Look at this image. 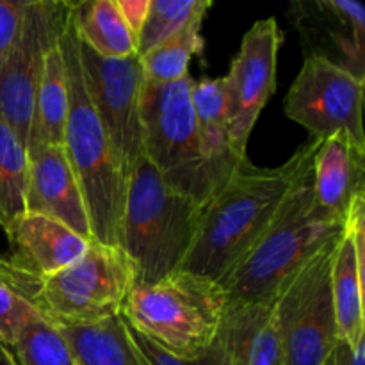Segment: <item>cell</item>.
Returning a JSON list of instances; mask_svg holds the SVG:
<instances>
[{"mask_svg": "<svg viewBox=\"0 0 365 365\" xmlns=\"http://www.w3.org/2000/svg\"><path fill=\"white\" fill-rule=\"evenodd\" d=\"M323 139H310L284 164L260 168L242 160L230 180L203 205L195 245L180 269L223 282L277 217Z\"/></svg>", "mask_w": 365, "mask_h": 365, "instance_id": "6da1fadb", "label": "cell"}, {"mask_svg": "<svg viewBox=\"0 0 365 365\" xmlns=\"http://www.w3.org/2000/svg\"><path fill=\"white\" fill-rule=\"evenodd\" d=\"M312 164L299 175L260 241L220 282L227 307L271 303L294 271L346 232L348 221L316 203Z\"/></svg>", "mask_w": 365, "mask_h": 365, "instance_id": "7a4b0ae2", "label": "cell"}, {"mask_svg": "<svg viewBox=\"0 0 365 365\" xmlns=\"http://www.w3.org/2000/svg\"><path fill=\"white\" fill-rule=\"evenodd\" d=\"M73 11L59 39L70 88L63 146L84 196L93 239L100 245L120 248L128 182L86 89Z\"/></svg>", "mask_w": 365, "mask_h": 365, "instance_id": "3957f363", "label": "cell"}, {"mask_svg": "<svg viewBox=\"0 0 365 365\" xmlns=\"http://www.w3.org/2000/svg\"><path fill=\"white\" fill-rule=\"evenodd\" d=\"M203 205L175 191L143 157L127 184L120 248L130 260L135 285H150L175 273L187 259Z\"/></svg>", "mask_w": 365, "mask_h": 365, "instance_id": "277c9868", "label": "cell"}, {"mask_svg": "<svg viewBox=\"0 0 365 365\" xmlns=\"http://www.w3.org/2000/svg\"><path fill=\"white\" fill-rule=\"evenodd\" d=\"M227 292L216 280L178 269L150 285H134L121 316L178 359H196L217 341L227 314Z\"/></svg>", "mask_w": 365, "mask_h": 365, "instance_id": "5b68a950", "label": "cell"}, {"mask_svg": "<svg viewBox=\"0 0 365 365\" xmlns=\"http://www.w3.org/2000/svg\"><path fill=\"white\" fill-rule=\"evenodd\" d=\"M191 86V75L170 84L145 78L143 153L175 191L205 205L223 185L203 157Z\"/></svg>", "mask_w": 365, "mask_h": 365, "instance_id": "8992f818", "label": "cell"}, {"mask_svg": "<svg viewBox=\"0 0 365 365\" xmlns=\"http://www.w3.org/2000/svg\"><path fill=\"white\" fill-rule=\"evenodd\" d=\"M135 277L123 250L93 241L57 273L34 277L31 303L56 324H86L120 316Z\"/></svg>", "mask_w": 365, "mask_h": 365, "instance_id": "52a82bcc", "label": "cell"}, {"mask_svg": "<svg viewBox=\"0 0 365 365\" xmlns=\"http://www.w3.org/2000/svg\"><path fill=\"white\" fill-rule=\"evenodd\" d=\"M341 237L294 271L273 299L280 365H328L341 342L331 299V267Z\"/></svg>", "mask_w": 365, "mask_h": 365, "instance_id": "ba28073f", "label": "cell"}, {"mask_svg": "<svg viewBox=\"0 0 365 365\" xmlns=\"http://www.w3.org/2000/svg\"><path fill=\"white\" fill-rule=\"evenodd\" d=\"M75 2L27 0L13 48L0 66V118L29 146L45 59L59 43Z\"/></svg>", "mask_w": 365, "mask_h": 365, "instance_id": "9c48e42d", "label": "cell"}, {"mask_svg": "<svg viewBox=\"0 0 365 365\" xmlns=\"http://www.w3.org/2000/svg\"><path fill=\"white\" fill-rule=\"evenodd\" d=\"M78 41V59L89 100L98 114L125 178L145 157L143 153L141 95L145 86L141 57L107 59Z\"/></svg>", "mask_w": 365, "mask_h": 365, "instance_id": "30bf717a", "label": "cell"}, {"mask_svg": "<svg viewBox=\"0 0 365 365\" xmlns=\"http://www.w3.org/2000/svg\"><path fill=\"white\" fill-rule=\"evenodd\" d=\"M364 84L331 61L307 56L285 96V116L307 128L314 139L348 132L365 146Z\"/></svg>", "mask_w": 365, "mask_h": 365, "instance_id": "8fae6325", "label": "cell"}, {"mask_svg": "<svg viewBox=\"0 0 365 365\" xmlns=\"http://www.w3.org/2000/svg\"><path fill=\"white\" fill-rule=\"evenodd\" d=\"M284 34L277 18L259 20L241 41L225 75L228 91V138L239 155L246 157L250 135L260 113L277 91V64Z\"/></svg>", "mask_w": 365, "mask_h": 365, "instance_id": "7c38bea8", "label": "cell"}, {"mask_svg": "<svg viewBox=\"0 0 365 365\" xmlns=\"http://www.w3.org/2000/svg\"><path fill=\"white\" fill-rule=\"evenodd\" d=\"M307 56H319L365 82V7L356 0L292 4Z\"/></svg>", "mask_w": 365, "mask_h": 365, "instance_id": "4fadbf2b", "label": "cell"}, {"mask_svg": "<svg viewBox=\"0 0 365 365\" xmlns=\"http://www.w3.org/2000/svg\"><path fill=\"white\" fill-rule=\"evenodd\" d=\"M25 212L48 216L81 237L93 239L88 209L63 145H46L29 152Z\"/></svg>", "mask_w": 365, "mask_h": 365, "instance_id": "5bb4252c", "label": "cell"}, {"mask_svg": "<svg viewBox=\"0 0 365 365\" xmlns=\"http://www.w3.org/2000/svg\"><path fill=\"white\" fill-rule=\"evenodd\" d=\"M6 235L9 241L6 259L14 267L38 278L73 264L93 242L52 217L31 212L21 214L7 228Z\"/></svg>", "mask_w": 365, "mask_h": 365, "instance_id": "9a60e30c", "label": "cell"}, {"mask_svg": "<svg viewBox=\"0 0 365 365\" xmlns=\"http://www.w3.org/2000/svg\"><path fill=\"white\" fill-rule=\"evenodd\" d=\"M314 198L319 207L348 221L365 202V146L348 132L323 139L312 164Z\"/></svg>", "mask_w": 365, "mask_h": 365, "instance_id": "2e32d148", "label": "cell"}, {"mask_svg": "<svg viewBox=\"0 0 365 365\" xmlns=\"http://www.w3.org/2000/svg\"><path fill=\"white\" fill-rule=\"evenodd\" d=\"M365 202L355 207L331 267V299L339 339L353 344L365 335Z\"/></svg>", "mask_w": 365, "mask_h": 365, "instance_id": "e0dca14e", "label": "cell"}, {"mask_svg": "<svg viewBox=\"0 0 365 365\" xmlns=\"http://www.w3.org/2000/svg\"><path fill=\"white\" fill-rule=\"evenodd\" d=\"M191 98L203 157L220 184L225 185L246 159L232 148L228 138L227 78L205 77L192 81Z\"/></svg>", "mask_w": 365, "mask_h": 365, "instance_id": "ac0fdd59", "label": "cell"}, {"mask_svg": "<svg viewBox=\"0 0 365 365\" xmlns=\"http://www.w3.org/2000/svg\"><path fill=\"white\" fill-rule=\"evenodd\" d=\"M56 327L77 365H148L121 314L96 323Z\"/></svg>", "mask_w": 365, "mask_h": 365, "instance_id": "d6986e66", "label": "cell"}, {"mask_svg": "<svg viewBox=\"0 0 365 365\" xmlns=\"http://www.w3.org/2000/svg\"><path fill=\"white\" fill-rule=\"evenodd\" d=\"M223 331L234 365H280L273 302L227 307Z\"/></svg>", "mask_w": 365, "mask_h": 365, "instance_id": "ffe728a7", "label": "cell"}, {"mask_svg": "<svg viewBox=\"0 0 365 365\" xmlns=\"http://www.w3.org/2000/svg\"><path fill=\"white\" fill-rule=\"evenodd\" d=\"M70 109V88L63 53L57 43L48 52L36 96L34 120L27 152L46 145H63L64 125Z\"/></svg>", "mask_w": 365, "mask_h": 365, "instance_id": "44dd1931", "label": "cell"}, {"mask_svg": "<svg viewBox=\"0 0 365 365\" xmlns=\"http://www.w3.org/2000/svg\"><path fill=\"white\" fill-rule=\"evenodd\" d=\"M75 27L81 41L107 59H125L138 53L135 39L125 24L116 0L77 2Z\"/></svg>", "mask_w": 365, "mask_h": 365, "instance_id": "7402d4cb", "label": "cell"}, {"mask_svg": "<svg viewBox=\"0 0 365 365\" xmlns=\"http://www.w3.org/2000/svg\"><path fill=\"white\" fill-rule=\"evenodd\" d=\"M27 180V146L0 118V228L4 232L25 214Z\"/></svg>", "mask_w": 365, "mask_h": 365, "instance_id": "603a6c76", "label": "cell"}, {"mask_svg": "<svg viewBox=\"0 0 365 365\" xmlns=\"http://www.w3.org/2000/svg\"><path fill=\"white\" fill-rule=\"evenodd\" d=\"M212 7L210 0H152L148 16L138 38V56L143 57L192 25H202Z\"/></svg>", "mask_w": 365, "mask_h": 365, "instance_id": "cb8c5ba5", "label": "cell"}, {"mask_svg": "<svg viewBox=\"0 0 365 365\" xmlns=\"http://www.w3.org/2000/svg\"><path fill=\"white\" fill-rule=\"evenodd\" d=\"M9 351L18 365H77L59 328L39 312L21 324Z\"/></svg>", "mask_w": 365, "mask_h": 365, "instance_id": "d4e9b609", "label": "cell"}, {"mask_svg": "<svg viewBox=\"0 0 365 365\" xmlns=\"http://www.w3.org/2000/svg\"><path fill=\"white\" fill-rule=\"evenodd\" d=\"M202 25H192L166 39L141 57L143 71L148 82L170 84L182 81L189 75V63L203 48Z\"/></svg>", "mask_w": 365, "mask_h": 365, "instance_id": "484cf974", "label": "cell"}, {"mask_svg": "<svg viewBox=\"0 0 365 365\" xmlns=\"http://www.w3.org/2000/svg\"><path fill=\"white\" fill-rule=\"evenodd\" d=\"M34 277L0 255V344L11 349L21 324L38 310L31 303Z\"/></svg>", "mask_w": 365, "mask_h": 365, "instance_id": "4316f807", "label": "cell"}, {"mask_svg": "<svg viewBox=\"0 0 365 365\" xmlns=\"http://www.w3.org/2000/svg\"><path fill=\"white\" fill-rule=\"evenodd\" d=\"M25 2L27 0H0V66L18 38Z\"/></svg>", "mask_w": 365, "mask_h": 365, "instance_id": "83f0119b", "label": "cell"}, {"mask_svg": "<svg viewBox=\"0 0 365 365\" xmlns=\"http://www.w3.org/2000/svg\"><path fill=\"white\" fill-rule=\"evenodd\" d=\"M150 2L152 0H116L121 16H123L127 27L130 29L132 36H134L135 46H138L139 32H141L143 25H145L146 16H148Z\"/></svg>", "mask_w": 365, "mask_h": 365, "instance_id": "f1b7e54d", "label": "cell"}, {"mask_svg": "<svg viewBox=\"0 0 365 365\" xmlns=\"http://www.w3.org/2000/svg\"><path fill=\"white\" fill-rule=\"evenodd\" d=\"M328 365H365V335L356 339L353 344L339 342Z\"/></svg>", "mask_w": 365, "mask_h": 365, "instance_id": "f546056e", "label": "cell"}, {"mask_svg": "<svg viewBox=\"0 0 365 365\" xmlns=\"http://www.w3.org/2000/svg\"><path fill=\"white\" fill-rule=\"evenodd\" d=\"M0 365H18L16 360H14L13 353L2 344H0Z\"/></svg>", "mask_w": 365, "mask_h": 365, "instance_id": "4dcf8cb0", "label": "cell"}]
</instances>
